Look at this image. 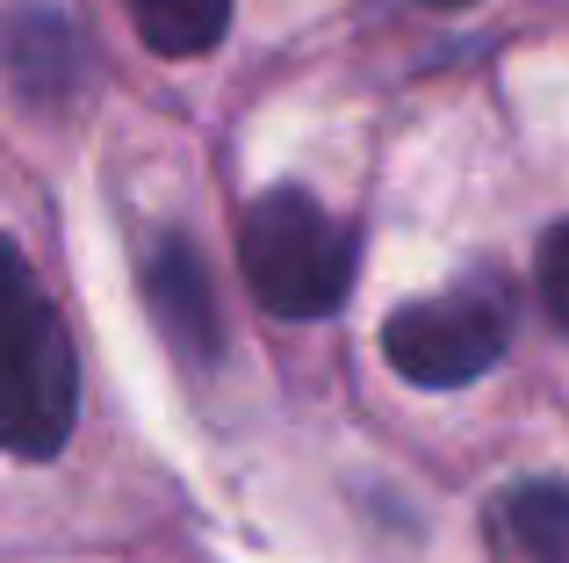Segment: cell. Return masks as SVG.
<instances>
[{"mask_svg":"<svg viewBox=\"0 0 569 563\" xmlns=\"http://www.w3.org/2000/svg\"><path fill=\"white\" fill-rule=\"evenodd\" d=\"M238 268L274 318H332L353 289V231L310 188H267L238 217Z\"/></svg>","mask_w":569,"mask_h":563,"instance_id":"1","label":"cell"},{"mask_svg":"<svg viewBox=\"0 0 569 563\" xmlns=\"http://www.w3.org/2000/svg\"><path fill=\"white\" fill-rule=\"evenodd\" d=\"M0 397H8V448L22 463H51L80 419V362L66 318L43 304L29 260L8 246V310H0Z\"/></svg>","mask_w":569,"mask_h":563,"instance_id":"2","label":"cell"},{"mask_svg":"<svg viewBox=\"0 0 569 563\" xmlns=\"http://www.w3.org/2000/svg\"><path fill=\"white\" fill-rule=\"evenodd\" d=\"M505 347H512V310H505L498 289H476V282L418 296V304L389 310L382 325L389 368L418 391H461V383L490 376L505 362Z\"/></svg>","mask_w":569,"mask_h":563,"instance_id":"3","label":"cell"},{"mask_svg":"<svg viewBox=\"0 0 569 563\" xmlns=\"http://www.w3.org/2000/svg\"><path fill=\"white\" fill-rule=\"evenodd\" d=\"M144 304H152L159 333H167V347L181 362H194V368L217 362V282H209L194 239L167 231L152 246V260H144Z\"/></svg>","mask_w":569,"mask_h":563,"instance_id":"4","label":"cell"},{"mask_svg":"<svg viewBox=\"0 0 569 563\" xmlns=\"http://www.w3.org/2000/svg\"><path fill=\"white\" fill-rule=\"evenodd\" d=\"M80 66V37L58 8H22L14 14V87L29 101H66V80Z\"/></svg>","mask_w":569,"mask_h":563,"instance_id":"5","label":"cell"},{"mask_svg":"<svg viewBox=\"0 0 569 563\" xmlns=\"http://www.w3.org/2000/svg\"><path fill=\"white\" fill-rule=\"evenodd\" d=\"M123 14L159 58H202L231 29V0H123Z\"/></svg>","mask_w":569,"mask_h":563,"instance_id":"6","label":"cell"},{"mask_svg":"<svg viewBox=\"0 0 569 563\" xmlns=\"http://www.w3.org/2000/svg\"><path fill=\"white\" fill-rule=\"evenodd\" d=\"M505 535L527 563H569V484H519L505 498Z\"/></svg>","mask_w":569,"mask_h":563,"instance_id":"7","label":"cell"},{"mask_svg":"<svg viewBox=\"0 0 569 563\" xmlns=\"http://www.w3.org/2000/svg\"><path fill=\"white\" fill-rule=\"evenodd\" d=\"M533 282H541V304H548V318L569 333V217L556 231L541 239V254H533Z\"/></svg>","mask_w":569,"mask_h":563,"instance_id":"8","label":"cell"},{"mask_svg":"<svg viewBox=\"0 0 569 563\" xmlns=\"http://www.w3.org/2000/svg\"><path fill=\"white\" fill-rule=\"evenodd\" d=\"M426 8H469V0H426Z\"/></svg>","mask_w":569,"mask_h":563,"instance_id":"9","label":"cell"}]
</instances>
